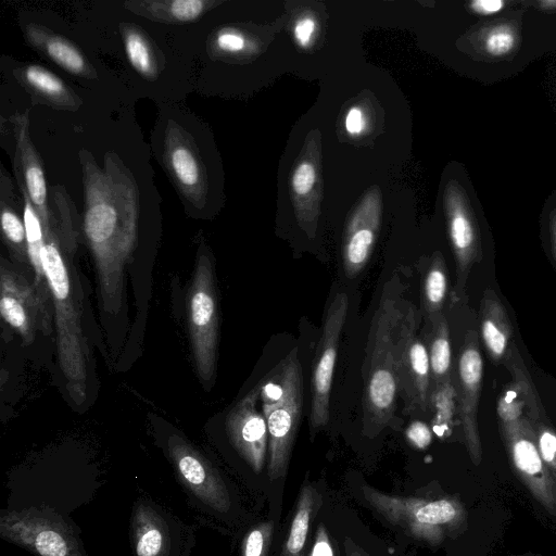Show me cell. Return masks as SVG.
<instances>
[{
	"instance_id": "35",
	"label": "cell",
	"mask_w": 556,
	"mask_h": 556,
	"mask_svg": "<svg viewBox=\"0 0 556 556\" xmlns=\"http://www.w3.org/2000/svg\"><path fill=\"white\" fill-rule=\"evenodd\" d=\"M526 405L521 391L515 383L505 391L498 401L497 414L500 421L515 420L521 417L522 407Z\"/></svg>"
},
{
	"instance_id": "43",
	"label": "cell",
	"mask_w": 556,
	"mask_h": 556,
	"mask_svg": "<svg viewBox=\"0 0 556 556\" xmlns=\"http://www.w3.org/2000/svg\"><path fill=\"white\" fill-rule=\"evenodd\" d=\"M345 555L346 556H369L352 540H345Z\"/></svg>"
},
{
	"instance_id": "28",
	"label": "cell",
	"mask_w": 556,
	"mask_h": 556,
	"mask_svg": "<svg viewBox=\"0 0 556 556\" xmlns=\"http://www.w3.org/2000/svg\"><path fill=\"white\" fill-rule=\"evenodd\" d=\"M448 287L447 269L441 253L437 252L424 276L420 294V312L426 321L443 314L442 308Z\"/></svg>"
},
{
	"instance_id": "44",
	"label": "cell",
	"mask_w": 556,
	"mask_h": 556,
	"mask_svg": "<svg viewBox=\"0 0 556 556\" xmlns=\"http://www.w3.org/2000/svg\"><path fill=\"white\" fill-rule=\"evenodd\" d=\"M549 232L553 252L556 258V210H554L549 215Z\"/></svg>"
},
{
	"instance_id": "36",
	"label": "cell",
	"mask_w": 556,
	"mask_h": 556,
	"mask_svg": "<svg viewBox=\"0 0 556 556\" xmlns=\"http://www.w3.org/2000/svg\"><path fill=\"white\" fill-rule=\"evenodd\" d=\"M316 181V169L309 162L300 163L293 172L291 185L299 195L307 194Z\"/></svg>"
},
{
	"instance_id": "6",
	"label": "cell",
	"mask_w": 556,
	"mask_h": 556,
	"mask_svg": "<svg viewBox=\"0 0 556 556\" xmlns=\"http://www.w3.org/2000/svg\"><path fill=\"white\" fill-rule=\"evenodd\" d=\"M163 448L190 504L202 515L227 521L235 511V494L216 463L177 433L166 438Z\"/></svg>"
},
{
	"instance_id": "25",
	"label": "cell",
	"mask_w": 556,
	"mask_h": 556,
	"mask_svg": "<svg viewBox=\"0 0 556 556\" xmlns=\"http://www.w3.org/2000/svg\"><path fill=\"white\" fill-rule=\"evenodd\" d=\"M424 340L428 350L432 391L452 383L450 330L443 314L426 321Z\"/></svg>"
},
{
	"instance_id": "29",
	"label": "cell",
	"mask_w": 556,
	"mask_h": 556,
	"mask_svg": "<svg viewBox=\"0 0 556 556\" xmlns=\"http://www.w3.org/2000/svg\"><path fill=\"white\" fill-rule=\"evenodd\" d=\"M126 55L130 65L147 79H155L159 65L147 37L134 25L121 27Z\"/></svg>"
},
{
	"instance_id": "5",
	"label": "cell",
	"mask_w": 556,
	"mask_h": 556,
	"mask_svg": "<svg viewBox=\"0 0 556 556\" xmlns=\"http://www.w3.org/2000/svg\"><path fill=\"white\" fill-rule=\"evenodd\" d=\"M101 484L97 472L88 468L20 469L5 482L4 508L49 507L72 516L93 501Z\"/></svg>"
},
{
	"instance_id": "4",
	"label": "cell",
	"mask_w": 556,
	"mask_h": 556,
	"mask_svg": "<svg viewBox=\"0 0 556 556\" xmlns=\"http://www.w3.org/2000/svg\"><path fill=\"white\" fill-rule=\"evenodd\" d=\"M298 346L281 363L275 381L260 386L263 415L268 430L267 476L270 480L287 473L303 408V372Z\"/></svg>"
},
{
	"instance_id": "24",
	"label": "cell",
	"mask_w": 556,
	"mask_h": 556,
	"mask_svg": "<svg viewBox=\"0 0 556 556\" xmlns=\"http://www.w3.org/2000/svg\"><path fill=\"white\" fill-rule=\"evenodd\" d=\"M17 79L36 97L50 105L76 110L80 100L61 78L39 65H26L15 71Z\"/></svg>"
},
{
	"instance_id": "42",
	"label": "cell",
	"mask_w": 556,
	"mask_h": 556,
	"mask_svg": "<svg viewBox=\"0 0 556 556\" xmlns=\"http://www.w3.org/2000/svg\"><path fill=\"white\" fill-rule=\"evenodd\" d=\"M505 7L502 0H475L470 2V9L481 15H490L500 12Z\"/></svg>"
},
{
	"instance_id": "15",
	"label": "cell",
	"mask_w": 556,
	"mask_h": 556,
	"mask_svg": "<svg viewBox=\"0 0 556 556\" xmlns=\"http://www.w3.org/2000/svg\"><path fill=\"white\" fill-rule=\"evenodd\" d=\"M458 404L465 443L475 465L482 457L478 429V405L483 376V362L479 349L478 334L469 330L464 339L458 356Z\"/></svg>"
},
{
	"instance_id": "39",
	"label": "cell",
	"mask_w": 556,
	"mask_h": 556,
	"mask_svg": "<svg viewBox=\"0 0 556 556\" xmlns=\"http://www.w3.org/2000/svg\"><path fill=\"white\" fill-rule=\"evenodd\" d=\"M316 29L315 20L311 16H302L294 25V38L301 47H307Z\"/></svg>"
},
{
	"instance_id": "9",
	"label": "cell",
	"mask_w": 556,
	"mask_h": 556,
	"mask_svg": "<svg viewBox=\"0 0 556 556\" xmlns=\"http://www.w3.org/2000/svg\"><path fill=\"white\" fill-rule=\"evenodd\" d=\"M188 328L198 376L204 383L213 380L218 346V306L214 269L207 253L199 249L188 291Z\"/></svg>"
},
{
	"instance_id": "12",
	"label": "cell",
	"mask_w": 556,
	"mask_h": 556,
	"mask_svg": "<svg viewBox=\"0 0 556 556\" xmlns=\"http://www.w3.org/2000/svg\"><path fill=\"white\" fill-rule=\"evenodd\" d=\"M349 299L339 292L331 300L321 328L311 381L309 429L312 438L329 420L330 394L341 332L346 319Z\"/></svg>"
},
{
	"instance_id": "19",
	"label": "cell",
	"mask_w": 556,
	"mask_h": 556,
	"mask_svg": "<svg viewBox=\"0 0 556 556\" xmlns=\"http://www.w3.org/2000/svg\"><path fill=\"white\" fill-rule=\"evenodd\" d=\"M164 162L182 194L195 206H202L206 192L204 169L191 141L175 124L167 128Z\"/></svg>"
},
{
	"instance_id": "38",
	"label": "cell",
	"mask_w": 556,
	"mask_h": 556,
	"mask_svg": "<svg viewBox=\"0 0 556 556\" xmlns=\"http://www.w3.org/2000/svg\"><path fill=\"white\" fill-rule=\"evenodd\" d=\"M408 441L418 448H426L432 440L430 428L422 421L415 420L406 429Z\"/></svg>"
},
{
	"instance_id": "23",
	"label": "cell",
	"mask_w": 556,
	"mask_h": 556,
	"mask_svg": "<svg viewBox=\"0 0 556 556\" xmlns=\"http://www.w3.org/2000/svg\"><path fill=\"white\" fill-rule=\"evenodd\" d=\"M211 0H143L124 3L129 11L162 23H187L200 18L212 7Z\"/></svg>"
},
{
	"instance_id": "26",
	"label": "cell",
	"mask_w": 556,
	"mask_h": 556,
	"mask_svg": "<svg viewBox=\"0 0 556 556\" xmlns=\"http://www.w3.org/2000/svg\"><path fill=\"white\" fill-rule=\"evenodd\" d=\"M13 186L4 172L1 174V230L11 254L20 262L29 261L24 219L16 208Z\"/></svg>"
},
{
	"instance_id": "10",
	"label": "cell",
	"mask_w": 556,
	"mask_h": 556,
	"mask_svg": "<svg viewBox=\"0 0 556 556\" xmlns=\"http://www.w3.org/2000/svg\"><path fill=\"white\" fill-rule=\"evenodd\" d=\"M129 521L132 556H192L193 527L150 497L135 501Z\"/></svg>"
},
{
	"instance_id": "45",
	"label": "cell",
	"mask_w": 556,
	"mask_h": 556,
	"mask_svg": "<svg viewBox=\"0 0 556 556\" xmlns=\"http://www.w3.org/2000/svg\"><path fill=\"white\" fill-rule=\"evenodd\" d=\"M539 5L543 10H556V0L540 1Z\"/></svg>"
},
{
	"instance_id": "16",
	"label": "cell",
	"mask_w": 556,
	"mask_h": 556,
	"mask_svg": "<svg viewBox=\"0 0 556 556\" xmlns=\"http://www.w3.org/2000/svg\"><path fill=\"white\" fill-rule=\"evenodd\" d=\"M260 386L251 390L228 414V440L245 465L254 472H262L268 454L266 419L256 408Z\"/></svg>"
},
{
	"instance_id": "33",
	"label": "cell",
	"mask_w": 556,
	"mask_h": 556,
	"mask_svg": "<svg viewBox=\"0 0 556 556\" xmlns=\"http://www.w3.org/2000/svg\"><path fill=\"white\" fill-rule=\"evenodd\" d=\"M273 534V523L263 521L243 536L240 556H266Z\"/></svg>"
},
{
	"instance_id": "1",
	"label": "cell",
	"mask_w": 556,
	"mask_h": 556,
	"mask_svg": "<svg viewBox=\"0 0 556 556\" xmlns=\"http://www.w3.org/2000/svg\"><path fill=\"white\" fill-rule=\"evenodd\" d=\"M85 212L83 228L91 250L102 308L116 315L123 304L124 271L138 237L139 204L135 181L115 156L104 170L89 152L80 153Z\"/></svg>"
},
{
	"instance_id": "3",
	"label": "cell",
	"mask_w": 556,
	"mask_h": 556,
	"mask_svg": "<svg viewBox=\"0 0 556 556\" xmlns=\"http://www.w3.org/2000/svg\"><path fill=\"white\" fill-rule=\"evenodd\" d=\"M43 271L53 305L56 349L67 391L76 404L87 395L88 349L81 328V292L70 269L56 227L45 231L41 253Z\"/></svg>"
},
{
	"instance_id": "40",
	"label": "cell",
	"mask_w": 556,
	"mask_h": 556,
	"mask_svg": "<svg viewBox=\"0 0 556 556\" xmlns=\"http://www.w3.org/2000/svg\"><path fill=\"white\" fill-rule=\"evenodd\" d=\"M309 556H334L333 547L324 525L318 527Z\"/></svg>"
},
{
	"instance_id": "17",
	"label": "cell",
	"mask_w": 556,
	"mask_h": 556,
	"mask_svg": "<svg viewBox=\"0 0 556 556\" xmlns=\"http://www.w3.org/2000/svg\"><path fill=\"white\" fill-rule=\"evenodd\" d=\"M447 229L456 262L455 293L463 291L471 267L481 260L477 225L462 189L451 184L445 194Z\"/></svg>"
},
{
	"instance_id": "20",
	"label": "cell",
	"mask_w": 556,
	"mask_h": 556,
	"mask_svg": "<svg viewBox=\"0 0 556 556\" xmlns=\"http://www.w3.org/2000/svg\"><path fill=\"white\" fill-rule=\"evenodd\" d=\"M378 226V204H362L352 216L342 244L343 268L348 277H356L368 263Z\"/></svg>"
},
{
	"instance_id": "11",
	"label": "cell",
	"mask_w": 556,
	"mask_h": 556,
	"mask_svg": "<svg viewBox=\"0 0 556 556\" xmlns=\"http://www.w3.org/2000/svg\"><path fill=\"white\" fill-rule=\"evenodd\" d=\"M420 315L415 305H404L397 330V388L407 414L431 410V372L424 338L417 336Z\"/></svg>"
},
{
	"instance_id": "30",
	"label": "cell",
	"mask_w": 556,
	"mask_h": 556,
	"mask_svg": "<svg viewBox=\"0 0 556 556\" xmlns=\"http://www.w3.org/2000/svg\"><path fill=\"white\" fill-rule=\"evenodd\" d=\"M53 204L55 212L52 213L56 222L62 249L67 256H73L77 251L79 235L76 212L71 199L60 186L53 187Z\"/></svg>"
},
{
	"instance_id": "34",
	"label": "cell",
	"mask_w": 556,
	"mask_h": 556,
	"mask_svg": "<svg viewBox=\"0 0 556 556\" xmlns=\"http://www.w3.org/2000/svg\"><path fill=\"white\" fill-rule=\"evenodd\" d=\"M516 34L508 25L492 28L484 38V49L494 56H502L514 49Z\"/></svg>"
},
{
	"instance_id": "32",
	"label": "cell",
	"mask_w": 556,
	"mask_h": 556,
	"mask_svg": "<svg viewBox=\"0 0 556 556\" xmlns=\"http://www.w3.org/2000/svg\"><path fill=\"white\" fill-rule=\"evenodd\" d=\"M539 453L551 472L556 478V430L547 419L531 420Z\"/></svg>"
},
{
	"instance_id": "2",
	"label": "cell",
	"mask_w": 556,
	"mask_h": 556,
	"mask_svg": "<svg viewBox=\"0 0 556 556\" xmlns=\"http://www.w3.org/2000/svg\"><path fill=\"white\" fill-rule=\"evenodd\" d=\"M404 305L401 281L394 275L374 314L363 366V425L368 435L387 427L396 409L397 330Z\"/></svg>"
},
{
	"instance_id": "21",
	"label": "cell",
	"mask_w": 556,
	"mask_h": 556,
	"mask_svg": "<svg viewBox=\"0 0 556 556\" xmlns=\"http://www.w3.org/2000/svg\"><path fill=\"white\" fill-rule=\"evenodd\" d=\"M27 41L66 72L85 78L97 74L81 52L68 40L43 26L29 24L25 27Z\"/></svg>"
},
{
	"instance_id": "41",
	"label": "cell",
	"mask_w": 556,
	"mask_h": 556,
	"mask_svg": "<svg viewBox=\"0 0 556 556\" xmlns=\"http://www.w3.org/2000/svg\"><path fill=\"white\" fill-rule=\"evenodd\" d=\"M365 125L363 112L359 108H352L345 116V129L350 135H358Z\"/></svg>"
},
{
	"instance_id": "14",
	"label": "cell",
	"mask_w": 556,
	"mask_h": 556,
	"mask_svg": "<svg viewBox=\"0 0 556 556\" xmlns=\"http://www.w3.org/2000/svg\"><path fill=\"white\" fill-rule=\"evenodd\" d=\"M0 312L3 320L14 328L24 344H30L38 331L51 332V311L48 302L21 273L7 265L0 267Z\"/></svg>"
},
{
	"instance_id": "27",
	"label": "cell",
	"mask_w": 556,
	"mask_h": 556,
	"mask_svg": "<svg viewBox=\"0 0 556 556\" xmlns=\"http://www.w3.org/2000/svg\"><path fill=\"white\" fill-rule=\"evenodd\" d=\"M318 495L309 482L299 493L294 514L280 556H304Z\"/></svg>"
},
{
	"instance_id": "8",
	"label": "cell",
	"mask_w": 556,
	"mask_h": 556,
	"mask_svg": "<svg viewBox=\"0 0 556 556\" xmlns=\"http://www.w3.org/2000/svg\"><path fill=\"white\" fill-rule=\"evenodd\" d=\"M363 496L379 515L407 535L431 545L441 543L447 530L464 518V509L455 498L438 500L391 495L362 486Z\"/></svg>"
},
{
	"instance_id": "37",
	"label": "cell",
	"mask_w": 556,
	"mask_h": 556,
	"mask_svg": "<svg viewBox=\"0 0 556 556\" xmlns=\"http://www.w3.org/2000/svg\"><path fill=\"white\" fill-rule=\"evenodd\" d=\"M214 46L225 53H238L244 49L245 39L236 30L223 29L215 36Z\"/></svg>"
},
{
	"instance_id": "7",
	"label": "cell",
	"mask_w": 556,
	"mask_h": 556,
	"mask_svg": "<svg viewBox=\"0 0 556 556\" xmlns=\"http://www.w3.org/2000/svg\"><path fill=\"white\" fill-rule=\"evenodd\" d=\"M0 536L35 556H88L72 516L49 507L2 508Z\"/></svg>"
},
{
	"instance_id": "18",
	"label": "cell",
	"mask_w": 556,
	"mask_h": 556,
	"mask_svg": "<svg viewBox=\"0 0 556 556\" xmlns=\"http://www.w3.org/2000/svg\"><path fill=\"white\" fill-rule=\"evenodd\" d=\"M11 122L16 142L14 164L16 179L24 186L42 220L45 231H49L56 227V222L48 205L43 165L30 140L28 110L13 115Z\"/></svg>"
},
{
	"instance_id": "22",
	"label": "cell",
	"mask_w": 556,
	"mask_h": 556,
	"mask_svg": "<svg viewBox=\"0 0 556 556\" xmlns=\"http://www.w3.org/2000/svg\"><path fill=\"white\" fill-rule=\"evenodd\" d=\"M481 337L493 363L505 357L513 340V326L509 316L497 294L484 291L480 306Z\"/></svg>"
},
{
	"instance_id": "13",
	"label": "cell",
	"mask_w": 556,
	"mask_h": 556,
	"mask_svg": "<svg viewBox=\"0 0 556 556\" xmlns=\"http://www.w3.org/2000/svg\"><path fill=\"white\" fill-rule=\"evenodd\" d=\"M500 428L518 477L534 498L556 517V478L539 453L530 419L521 416L500 421Z\"/></svg>"
},
{
	"instance_id": "31",
	"label": "cell",
	"mask_w": 556,
	"mask_h": 556,
	"mask_svg": "<svg viewBox=\"0 0 556 556\" xmlns=\"http://www.w3.org/2000/svg\"><path fill=\"white\" fill-rule=\"evenodd\" d=\"M507 367L515 377V383L522 393V396L528 407V418L531 420H545L541 401L534 386L530 379L528 371L520 358L517 348L511 344L504 357Z\"/></svg>"
}]
</instances>
